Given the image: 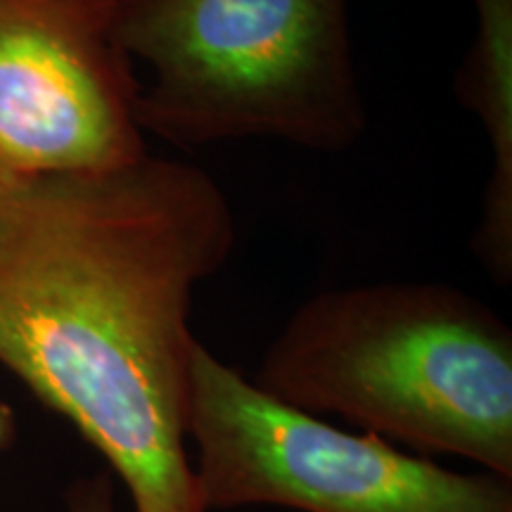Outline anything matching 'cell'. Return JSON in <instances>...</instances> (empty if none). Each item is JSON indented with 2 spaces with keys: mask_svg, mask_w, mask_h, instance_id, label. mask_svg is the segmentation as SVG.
Wrapping results in <instances>:
<instances>
[{
  "mask_svg": "<svg viewBox=\"0 0 512 512\" xmlns=\"http://www.w3.org/2000/svg\"><path fill=\"white\" fill-rule=\"evenodd\" d=\"M299 411L512 479V330L475 294L396 280L306 299L249 377Z\"/></svg>",
  "mask_w": 512,
  "mask_h": 512,
  "instance_id": "obj_2",
  "label": "cell"
},
{
  "mask_svg": "<svg viewBox=\"0 0 512 512\" xmlns=\"http://www.w3.org/2000/svg\"><path fill=\"white\" fill-rule=\"evenodd\" d=\"M64 512H117V479L112 472L76 477L64 489Z\"/></svg>",
  "mask_w": 512,
  "mask_h": 512,
  "instance_id": "obj_7",
  "label": "cell"
},
{
  "mask_svg": "<svg viewBox=\"0 0 512 512\" xmlns=\"http://www.w3.org/2000/svg\"><path fill=\"white\" fill-rule=\"evenodd\" d=\"M19 434V425H17V415L15 408L10 403L0 401V451H10L15 446Z\"/></svg>",
  "mask_w": 512,
  "mask_h": 512,
  "instance_id": "obj_8",
  "label": "cell"
},
{
  "mask_svg": "<svg viewBox=\"0 0 512 512\" xmlns=\"http://www.w3.org/2000/svg\"><path fill=\"white\" fill-rule=\"evenodd\" d=\"M235 245L226 192L178 159L0 178V366L100 453L133 512H207L190 306Z\"/></svg>",
  "mask_w": 512,
  "mask_h": 512,
  "instance_id": "obj_1",
  "label": "cell"
},
{
  "mask_svg": "<svg viewBox=\"0 0 512 512\" xmlns=\"http://www.w3.org/2000/svg\"><path fill=\"white\" fill-rule=\"evenodd\" d=\"M117 0H0V178L102 174L147 155Z\"/></svg>",
  "mask_w": 512,
  "mask_h": 512,
  "instance_id": "obj_5",
  "label": "cell"
},
{
  "mask_svg": "<svg viewBox=\"0 0 512 512\" xmlns=\"http://www.w3.org/2000/svg\"><path fill=\"white\" fill-rule=\"evenodd\" d=\"M475 41L456 72L460 105L491 147L482 214L470 247L496 285L512 283V0H472Z\"/></svg>",
  "mask_w": 512,
  "mask_h": 512,
  "instance_id": "obj_6",
  "label": "cell"
},
{
  "mask_svg": "<svg viewBox=\"0 0 512 512\" xmlns=\"http://www.w3.org/2000/svg\"><path fill=\"white\" fill-rule=\"evenodd\" d=\"M190 444L204 510L512 512V479L456 472L261 392L197 342Z\"/></svg>",
  "mask_w": 512,
  "mask_h": 512,
  "instance_id": "obj_4",
  "label": "cell"
},
{
  "mask_svg": "<svg viewBox=\"0 0 512 512\" xmlns=\"http://www.w3.org/2000/svg\"><path fill=\"white\" fill-rule=\"evenodd\" d=\"M143 60L138 121L178 147L275 138L344 152L366 133L347 0H117Z\"/></svg>",
  "mask_w": 512,
  "mask_h": 512,
  "instance_id": "obj_3",
  "label": "cell"
}]
</instances>
